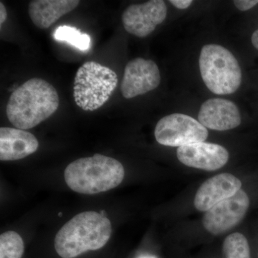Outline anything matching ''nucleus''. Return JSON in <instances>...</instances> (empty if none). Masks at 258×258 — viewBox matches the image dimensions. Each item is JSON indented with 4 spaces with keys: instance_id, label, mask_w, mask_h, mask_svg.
<instances>
[{
    "instance_id": "39448f33",
    "label": "nucleus",
    "mask_w": 258,
    "mask_h": 258,
    "mask_svg": "<svg viewBox=\"0 0 258 258\" xmlns=\"http://www.w3.org/2000/svg\"><path fill=\"white\" fill-rule=\"evenodd\" d=\"M118 76L109 68L88 61L79 68L75 77L74 97L76 104L93 111L109 99L118 84Z\"/></svg>"
},
{
    "instance_id": "f3484780",
    "label": "nucleus",
    "mask_w": 258,
    "mask_h": 258,
    "mask_svg": "<svg viewBox=\"0 0 258 258\" xmlns=\"http://www.w3.org/2000/svg\"><path fill=\"white\" fill-rule=\"evenodd\" d=\"M25 251L23 238L15 231L0 235V258H22Z\"/></svg>"
},
{
    "instance_id": "20e7f679",
    "label": "nucleus",
    "mask_w": 258,
    "mask_h": 258,
    "mask_svg": "<svg viewBox=\"0 0 258 258\" xmlns=\"http://www.w3.org/2000/svg\"><path fill=\"white\" fill-rule=\"evenodd\" d=\"M199 64L204 83L215 94H232L240 88L242 82L240 64L225 47L216 44L205 45Z\"/></svg>"
},
{
    "instance_id": "f8f14e48",
    "label": "nucleus",
    "mask_w": 258,
    "mask_h": 258,
    "mask_svg": "<svg viewBox=\"0 0 258 258\" xmlns=\"http://www.w3.org/2000/svg\"><path fill=\"white\" fill-rule=\"evenodd\" d=\"M198 118L205 128L215 131L230 130L241 123L237 106L233 102L222 98H212L203 103Z\"/></svg>"
},
{
    "instance_id": "6e6552de",
    "label": "nucleus",
    "mask_w": 258,
    "mask_h": 258,
    "mask_svg": "<svg viewBox=\"0 0 258 258\" xmlns=\"http://www.w3.org/2000/svg\"><path fill=\"white\" fill-rule=\"evenodd\" d=\"M167 8L162 0H151L142 4L132 5L122 15V23L128 33L145 37L165 20Z\"/></svg>"
},
{
    "instance_id": "aec40b11",
    "label": "nucleus",
    "mask_w": 258,
    "mask_h": 258,
    "mask_svg": "<svg viewBox=\"0 0 258 258\" xmlns=\"http://www.w3.org/2000/svg\"><path fill=\"white\" fill-rule=\"evenodd\" d=\"M7 17H8V13H7L6 8L1 2L0 3V25H3L6 20Z\"/></svg>"
},
{
    "instance_id": "9b49d317",
    "label": "nucleus",
    "mask_w": 258,
    "mask_h": 258,
    "mask_svg": "<svg viewBox=\"0 0 258 258\" xmlns=\"http://www.w3.org/2000/svg\"><path fill=\"white\" fill-rule=\"evenodd\" d=\"M241 187L240 180L229 173L212 176L199 187L194 205L199 211L208 212L220 202L235 195Z\"/></svg>"
},
{
    "instance_id": "ddd939ff",
    "label": "nucleus",
    "mask_w": 258,
    "mask_h": 258,
    "mask_svg": "<svg viewBox=\"0 0 258 258\" xmlns=\"http://www.w3.org/2000/svg\"><path fill=\"white\" fill-rule=\"evenodd\" d=\"M39 142L33 134L17 128H0V160L16 161L36 152Z\"/></svg>"
},
{
    "instance_id": "4468645a",
    "label": "nucleus",
    "mask_w": 258,
    "mask_h": 258,
    "mask_svg": "<svg viewBox=\"0 0 258 258\" xmlns=\"http://www.w3.org/2000/svg\"><path fill=\"white\" fill-rule=\"evenodd\" d=\"M79 3V0H34L29 5V16L37 28H49Z\"/></svg>"
},
{
    "instance_id": "2eb2a0df",
    "label": "nucleus",
    "mask_w": 258,
    "mask_h": 258,
    "mask_svg": "<svg viewBox=\"0 0 258 258\" xmlns=\"http://www.w3.org/2000/svg\"><path fill=\"white\" fill-rule=\"evenodd\" d=\"M54 38L58 41L66 42L81 51H87L91 47V37L82 33L75 27L62 25L56 29Z\"/></svg>"
},
{
    "instance_id": "423d86ee",
    "label": "nucleus",
    "mask_w": 258,
    "mask_h": 258,
    "mask_svg": "<svg viewBox=\"0 0 258 258\" xmlns=\"http://www.w3.org/2000/svg\"><path fill=\"white\" fill-rule=\"evenodd\" d=\"M154 136L161 145L179 148L205 142L208 137V131L189 115L173 113L159 120Z\"/></svg>"
},
{
    "instance_id": "a211bd4d",
    "label": "nucleus",
    "mask_w": 258,
    "mask_h": 258,
    "mask_svg": "<svg viewBox=\"0 0 258 258\" xmlns=\"http://www.w3.org/2000/svg\"><path fill=\"white\" fill-rule=\"evenodd\" d=\"M234 4L240 11H247L257 5L258 1L257 0H235L234 1Z\"/></svg>"
},
{
    "instance_id": "7ed1b4c3",
    "label": "nucleus",
    "mask_w": 258,
    "mask_h": 258,
    "mask_svg": "<svg viewBox=\"0 0 258 258\" xmlns=\"http://www.w3.org/2000/svg\"><path fill=\"white\" fill-rule=\"evenodd\" d=\"M124 176V168L120 161L99 154L73 161L64 172L70 189L83 195L114 189L123 181Z\"/></svg>"
},
{
    "instance_id": "412c9836",
    "label": "nucleus",
    "mask_w": 258,
    "mask_h": 258,
    "mask_svg": "<svg viewBox=\"0 0 258 258\" xmlns=\"http://www.w3.org/2000/svg\"><path fill=\"white\" fill-rule=\"evenodd\" d=\"M251 41H252L254 48L257 49L258 50V29L252 34V37H251Z\"/></svg>"
},
{
    "instance_id": "6ab92c4d",
    "label": "nucleus",
    "mask_w": 258,
    "mask_h": 258,
    "mask_svg": "<svg viewBox=\"0 0 258 258\" xmlns=\"http://www.w3.org/2000/svg\"><path fill=\"white\" fill-rule=\"evenodd\" d=\"M169 2L175 8L181 10L187 9L190 5H191V3H192L191 0H171Z\"/></svg>"
},
{
    "instance_id": "f03ea898",
    "label": "nucleus",
    "mask_w": 258,
    "mask_h": 258,
    "mask_svg": "<svg viewBox=\"0 0 258 258\" xmlns=\"http://www.w3.org/2000/svg\"><path fill=\"white\" fill-rule=\"evenodd\" d=\"M111 221L94 211L81 212L66 222L55 237V249L62 258L79 257L104 247L111 238Z\"/></svg>"
},
{
    "instance_id": "1a4fd4ad",
    "label": "nucleus",
    "mask_w": 258,
    "mask_h": 258,
    "mask_svg": "<svg viewBox=\"0 0 258 258\" xmlns=\"http://www.w3.org/2000/svg\"><path fill=\"white\" fill-rule=\"evenodd\" d=\"M160 81V72L156 62L138 57L125 66L120 91L124 98H132L156 89Z\"/></svg>"
},
{
    "instance_id": "9d476101",
    "label": "nucleus",
    "mask_w": 258,
    "mask_h": 258,
    "mask_svg": "<svg viewBox=\"0 0 258 258\" xmlns=\"http://www.w3.org/2000/svg\"><path fill=\"white\" fill-rule=\"evenodd\" d=\"M176 156L185 166L208 171L221 169L229 160V152L225 147L205 142L180 147Z\"/></svg>"
},
{
    "instance_id": "f257e3e1",
    "label": "nucleus",
    "mask_w": 258,
    "mask_h": 258,
    "mask_svg": "<svg viewBox=\"0 0 258 258\" xmlns=\"http://www.w3.org/2000/svg\"><path fill=\"white\" fill-rule=\"evenodd\" d=\"M60 104L57 91L45 80H28L12 93L7 115L15 128L30 129L53 114Z\"/></svg>"
},
{
    "instance_id": "0eeeda50",
    "label": "nucleus",
    "mask_w": 258,
    "mask_h": 258,
    "mask_svg": "<svg viewBox=\"0 0 258 258\" xmlns=\"http://www.w3.org/2000/svg\"><path fill=\"white\" fill-rule=\"evenodd\" d=\"M249 207L248 196L241 189L205 212L203 218L204 227L212 235L225 233L243 220Z\"/></svg>"
},
{
    "instance_id": "dca6fc26",
    "label": "nucleus",
    "mask_w": 258,
    "mask_h": 258,
    "mask_svg": "<svg viewBox=\"0 0 258 258\" xmlns=\"http://www.w3.org/2000/svg\"><path fill=\"white\" fill-rule=\"evenodd\" d=\"M222 252L225 258H251L248 241L240 232H235L226 237Z\"/></svg>"
}]
</instances>
